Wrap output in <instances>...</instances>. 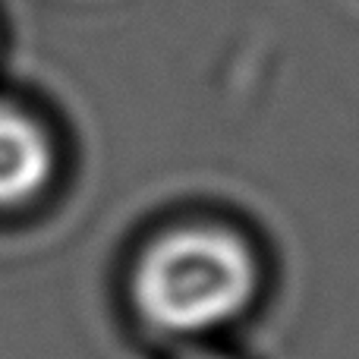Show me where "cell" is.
Instances as JSON below:
<instances>
[{"label":"cell","mask_w":359,"mask_h":359,"mask_svg":"<svg viewBox=\"0 0 359 359\" xmlns=\"http://www.w3.org/2000/svg\"><path fill=\"white\" fill-rule=\"evenodd\" d=\"M50 177V145L41 126L13 107H0V205L32 198Z\"/></svg>","instance_id":"obj_2"},{"label":"cell","mask_w":359,"mask_h":359,"mask_svg":"<svg viewBox=\"0 0 359 359\" xmlns=\"http://www.w3.org/2000/svg\"><path fill=\"white\" fill-rule=\"evenodd\" d=\"M186 359H227V356H221V353H192Z\"/></svg>","instance_id":"obj_3"},{"label":"cell","mask_w":359,"mask_h":359,"mask_svg":"<svg viewBox=\"0 0 359 359\" xmlns=\"http://www.w3.org/2000/svg\"><path fill=\"white\" fill-rule=\"evenodd\" d=\"M259 290V265L240 236L221 227H183L161 236L136 268V303L174 334L221 328Z\"/></svg>","instance_id":"obj_1"}]
</instances>
